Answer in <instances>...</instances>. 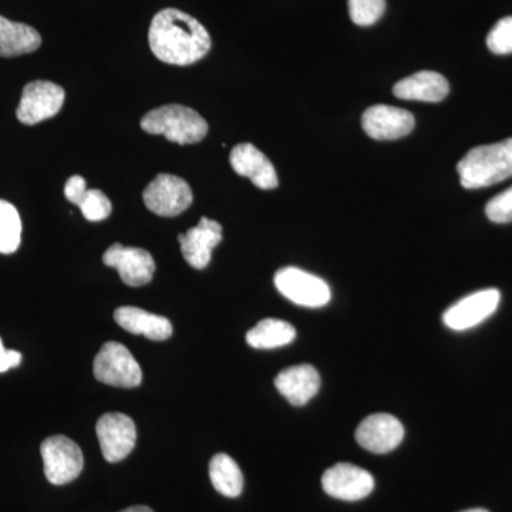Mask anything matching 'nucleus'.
<instances>
[{"instance_id":"1","label":"nucleus","mask_w":512,"mask_h":512,"mask_svg":"<svg viewBox=\"0 0 512 512\" xmlns=\"http://www.w3.org/2000/svg\"><path fill=\"white\" fill-rule=\"evenodd\" d=\"M154 56L174 66H190L200 62L211 49L207 29L188 13L164 9L154 16L148 32Z\"/></svg>"},{"instance_id":"10","label":"nucleus","mask_w":512,"mask_h":512,"mask_svg":"<svg viewBox=\"0 0 512 512\" xmlns=\"http://www.w3.org/2000/svg\"><path fill=\"white\" fill-rule=\"evenodd\" d=\"M500 301L501 293L498 289L471 293L447 309L443 315L444 325L457 332L476 328L497 311Z\"/></svg>"},{"instance_id":"15","label":"nucleus","mask_w":512,"mask_h":512,"mask_svg":"<svg viewBox=\"0 0 512 512\" xmlns=\"http://www.w3.org/2000/svg\"><path fill=\"white\" fill-rule=\"evenodd\" d=\"M222 241L220 222L201 218L198 225L188 229L185 234L178 235L181 252L188 265L195 269L207 268L210 264L212 251Z\"/></svg>"},{"instance_id":"26","label":"nucleus","mask_w":512,"mask_h":512,"mask_svg":"<svg viewBox=\"0 0 512 512\" xmlns=\"http://www.w3.org/2000/svg\"><path fill=\"white\" fill-rule=\"evenodd\" d=\"M487 46L494 55L512 53V16L498 20L487 36Z\"/></svg>"},{"instance_id":"17","label":"nucleus","mask_w":512,"mask_h":512,"mask_svg":"<svg viewBox=\"0 0 512 512\" xmlns=\"http://www.w3.org/2000/svg\"><path fill=\"white\" fill-rule=\"evenodd\" d=\"M275 386L292 406L301 407L318 394L320 376L311 365L292 366L276 376Z\"/></svg>"},{"instance_id":"27","label":"nucleus","mask_w":512,"mask_h":512,"mask_svg":"<svg viewBox=\"0 0 512 512\" xmlns=\"http://www.w3.org/2000/svg\"><path fill=\"white\" fill-rule=\"evenodd\" d=\"M485 214H487L488 220L495 222V224L512 222V187L488 202L487 207H485Z\"/></svg>"},{"instance_id":"19","label":"nucleus","mask_w":512,"mask_h":512,"mask_svg":"<svg viewBox=\"0 0 512 512\" xmlns=\"http://www.w3.org/2000/svg\"><path fill=\"white\" fill-rule=\"evenodd\" d=\"M114 319L127 332L146 336L154 342H161L173 335L170 320L134 306H121L114 312Z\"/></svg>"},{"instance_id":"28","label":"nucleus","mask_w":512,"mask_h":512,"mask_svg":"<svg viewBox=\"0 0 512 512\" xmlns=\"http://www.w3.org/2000/svg\"><path fill=\"white\" fill-rule=\"evenodd\" d=\"M86 191V180L80 177V175L70 177L69 180H67L66 187H64V195H66L67 200L76 205L82 200Z\"/></svg>"},{"instance_id":"23","label":"nucleus","mask_w":512,"mask_h":512,"mask_svg":"<svg viewBox=\"0 0 512 512\" xmlns=\"http://www.w3.org/2000/svg\"><path fill=\"white\" fill-rule=\"evenodd\" d=\"M22 241V221L18 210L8 201L0 200V254H13Z\"/></svg>"},{"instance_id":"24","label":"nucleus","mask_w":512,"mask_h":512,"mask_svg":"<svg viewBox=\"0 0 512 512\" xmlns=\"http://www.w3.org/2000/svg\"><path fill=\"white\" fill-rule=\"evenodd\" d=\"M349 15L357 26H372L386 10V0H348Z\"/></svg>"},{"instance_id":"7","label":"nucleus","mask_w":512,"mask_h":512,"mask_svg":"<svg viewBox=\"0 0 512 512\" xmlns=\"http://www.w3.org/2000/svg\"><path fill=\"white\" fill-rule=\"evenodd\" d=\"M143 198L148 210L160 217H177L194 201L190 185L171 174L157 175L144 190Z\"/></svg>"},{"instance_id":"2","label":"nucleus","mask_w":512,"mask_h":512,"mask_svg":"<svg viewBox=\"0 0 512 512\" xmlns=\"http://www.w3.org/2000/svg\"><path fill=\"white\" fill-rule=\"evenodd\" d=\"M460 183L467 190L490 187L512 177V138L468 151L457 164Z\"/></svg>"},{"instance_id":"20","label":"nucleus","mask_w":512,"mask_h":512,"mask_svg":"<svg viewBox=\"0 0 512 512\" xmlns=\"http://www.w3.org/2000/svg\"><path fill=\"white\" fill-rule=\"evenodd\" d=\"M40 45H42V37L32 26L10 22L0 16V56L28 55L39 49Z\"/></svg>"},{"instance_id":"31","label":"nucleus","mask_w":512,"mask_h":512,"mask_svg":"<svg viewBox=\"0 0 512 512\" xmlns=\"http://www.w3.org/2000/svg\"><path fill=\"white\" fill-rule=\"evenodd\" d=\"M461 512H490V511L483 510V508H473V510H466V511H461Z\"/></svg>"},{"instance_id":"3","label":"nucleus","mask_w":512,"mask_h":512,"mask_svg":"<svg viewBox=\"0 0 512 512\" xmlns=\"http://www.w3.org/2000/svg\"><path fill=\"white\" fill-rule=\"evenodd\" d=\"M141 128L181 146L200 143L208 133L207 121L197 111L180 104H170L150 111L141 120Z\"/></svg>"},{"instance_id":"18","label":"nucleus","mask_w":512,"mask_h":512,"mask_svg":"<svg viewBox=\"0 0 512 512\" xmlns=\"http://www.w3.org/2000/svg\"><path fill=\"white\" fill-rule=\"evenodd\" d=\"M448 92H450V84L446 77L429 70L406 77L393 87V93L397 99L426 101V103H439L446 99Z\"/></svg>"},{"instance_id":"5","label":"nucleus","mask_w":512,"mask_h":512,"mask_svg":"<svg viewBox=\"0 0 512 512\" xmlns=\"http://www.w3.org/2000/svg\"><path fill=\"white\" fill-rule=\"evenodd\" d=\"M45 476L49 483H72L82 474L84 458L80 447L66 436H52L40 447Z\"/></svg>"},{"instance_id":"22","label":"nucleus","mask_w":512,"mask_h":512,"mask_svg":"<svg viewBox=\"0 0 512 512\" xmlns=\"http://www.w3.org/2000/svg\"><path fill=\"white\" fill-rule=\"evenodd\" d=\"M210 478L218 493L235 498L244 490V476L234 458L228 454H217L210 463Z\"/></svg>"},{"instance_id":"30","label":"nucleus","mask_w":512,"mask_h":512,"mask_svg":"<svg viewBox=\"0 0 512 512\" xmlns=\"http://www.w3.org/2000/svg\"><path fill=\"white\" fill-rule=\"evenodd\" d=\"M120 512H154L150 507H146V505H136V507L127 508V510H123Z\"/></svg>"},{"instance_id":"4","label":"nucleus","mask_w":512,"mask_h":512,"mask_svg":"<svg viewBox=\"0 0 512 512\" xmlns=\"http://www.w3.org/2000/svg\"><path fill=\"white\" fill-rule=\"evenodd\" d=\"M94 377L99 382L114 387L140 386L143 372L137 360L126 346L117 342H107L101 346L93 365Z\"/></svg>"},{"instance_id":"9","label":"nucleus","mask_w":512,"mask_h":512,"mask_svg":"<svg viewBox=\"0 0 512 512\" xmlns=\"http://www.w3.org/2000/svg\"><path fill=\"white\" fill-rule=\"evenodd\" d=\"M96 433L101 453L109 463H119L136 447V424L126 414H104L97 421Z\"/></svg>"},{"instance_id":"6","label":"nucleus","mask_w":512,"mask_h":512,"mask_svg":"<svg viewBox=\"0 0 512 512\" xmlns=\"http://www.w3.org/2000/svg\"><path fill=\"white\" fill-rule=\"evenodd\" d=\"M275 286L286 299L305 308H322L332 298L329 285L322 278L293 266L276 272Z\"/></svg>"},{"instance_id":"13","label":"nucleus","mask_w":512,"mask_h":512,"mask_svg":"<svg viewBox=\"0 0 512 512\" xmlns=\"http://www.w3.org/2000/svg\"><path fill=\"white\" fill-rule=\"evenodd\" d=\"M414 124L416 120L412 113L399 107L384 106V104L370 107L362 117L363 130L366 131L367 136L379 141L399 140L409 136Z\"/></svg>"},{"instance_id":"11","label":"nucleus","mask_w":512,"mask_h":512,"mask_svg":"<svg viewBox=\"0 0 512 512\" xmlns=\"http://www.w3.org/2000/svg\"><path fill=\"white\" fill-rule=\"evenodd\" d=\"M104 265L117 269L128 286H143L153 281L156 262L146 249L111 245L103 255Z\"/></svg>"},{"instance_id":"8","label":"nucleus","mask_w":512,"mask_h":512,"mask_svg":"<svg viewBox=\"0 0 512 512\" xmlns=\"http://www.w3.org/2000/svg\"><path fill=\"white\" fill-rule=\"evenodd\" d=\"M64 90L59 84L37 80L23 90L16 116L20 123L35 126L40 121L55 117L62 110Z\"/></svg>"},{"instance_id":"25","label":"nucleus","mask_w":512,"mask_h":512,"mask_svg":"<svg viewBox=\"0 0 512 512\" xmlns=\"http://www.w3.org/2000/svg\"><path fill=\"white\" fill-rule=\"evenodd\" d=\"M77 207L82 210L84 218L92 222L106 220L113 210L109 198L99 190L86 191Z\"/></svg>"},{"instance_id":"14","label":"nucleus","mask_w":512,"mask_h":512,"mask_svg":"<svg viewBox=\"0 0 512 512\" xmlns=\"http://www.w3.org/2000/svg\"><path fill=\"white\" fill-rule=\"evenodd\" d=\"M404 427L390 414H373L359 424L356 441L365 450L375 454H386L400 446Z\"/></svg>"},{"instance_id":"21","label":"nucleus","mask_w":512,"mask_h":512,"mask_svg":"<svg viewBox=\"0 0 512 512\" xmlns=\"http://www.w3.org/2000/svg\"><path fill=\"white\" fill-rule=\"evenodd\" d=\"M296 338L291 323L279 319H264L247 333V342L254 349H276L289 345Z\"/></svg>"},{"instance_id":"29","label":"nucleus","mask_w":512,"mask_h":512,"mask_svg":"<svg viewBox=\"0 0 512 512\" xmlns=\"http://www.w3.org/2000/svg\"><path fill=\"white\" fill-rule=\"evenodd\" d=\"M22 362V355L16 350H6L0 339V373L8 372L13 367H18Z\"/></svg>"},{"instance_id":"12","label":"nucleus","mask_w":512,"mask_h":512,"mask_svg":"<svg viewBox=\"0 0 512 512\" xmlns=\"http://www.w3.org/2000/svg\"><path fill=\"white\" fill-rule=\"evenodd\" d=\"M322 487L326 494L336 500L360 501L372 493L375 480L363 468L340 463L326 470L322 477Z\"/></svg>"},{"instance_id":"16","label":"nucleus","mask_w":512,"mask_h":512,"mask_svg":"<svg viewBox=\"0 0 512 512\" xmlns=\"http://www.w3.org/2000/svg\"><path fill=\"white\" fill-rule=\"evenodd\" d=\"M229 163L235 173L247 177L261 190H275L279 180L275 167L264 153L252 144H238L231 151Z\"/></svg>"}]
</instances>
